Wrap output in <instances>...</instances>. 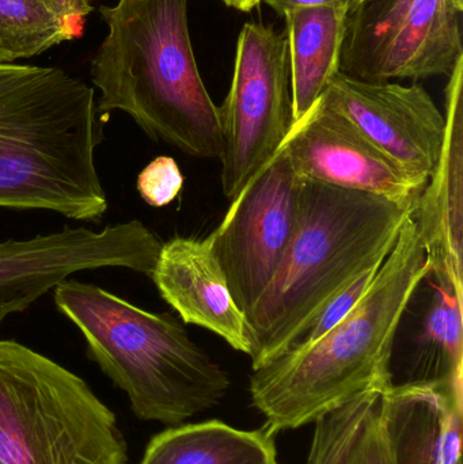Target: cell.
<instances>
[{
  "mask_svg": "<svg viewBox=\"0 0 463 464\" xmlns=\"http://www.w3.org/2000/svg\"><path fill=\"white\" fill-rule=\"evenodd\" d=\"M97 114L94 89L65 71L0 64V208L100 222Z\"/></svg>",
  "mask_w": 463,
  "mask_h": 464,
  "instance_id": "obj_1",
  "label": "cell"
},
{
  "mask_svg": "<svg viewBox=\"0 0 463 464\" xmlns=\"http://www.w3.org/2000/svg\"><path fill=\"white\" fill-rule=\"evenodd\" d=\"M412 215L374 283L339 326L313 345L253 371L250 397L271 435L315 422L369 387L393 381L391 362L400 324L429 275Z\"/></svg>",
  "mask_w": 463,
  "mask_h": 464,
  "instance_id": "obj_2",
  "label": "cell"
},
{
  "mask_svg": "<svg viewBox=\"0 0 463 464\" xmlns=\"http://www.w3.org/2000/svg\"><path fill=\"white\" fill-rule=\"evenodd\" d=\"M413 211L415 206L302 179L293 240L245 315L253 371L283 356L325 303L382 265Z\"/></svg>",
  "mask_w": 463,
  "mask_h": 464,
  "instance_id": "obj_3",
  "label": "cell"
},
{
  "mask_svg": "<svg viewBox=\"0 0 463 464\" xmlns=\"http://www.w3.org/2000/svg\"><path fill=\"white\" fill-rule=\"evenodd\" d=\"M100 15L108 35L90 68L97 113L124 111L154 140L219 160V111L198 72L188 0H119L101 5Z\"/></svg>",
  "mask_w": 463,
  "mask_h": 464,
  "instance_id": "obj_4",
  "label": "cell"
},
{
  "mask_svg": "<svg viewBox=\"0 0 463 464\" xmlns=\"http://www.w3.org/2000/svg\"><path fill=\"white\" fill-rule=\"evenodd\" d=\"M53 297L83 335L87 356L128 395L141 421L181 425L219 405L230 390L227 372L171 314L150 313L70 278L54 288Z\"/></svg>",
  "mask_w": 463,
  "mask_h": 464,
  "instance_id": "obj_5",
  "label": "cell"
},
{
  "mask_svg": "<svg viewBox=\"0 0 463 464\" xmlns=\"http://www.w3.org/2000/svg\"><path fill=\"white\" fill-rule=\"evenodd\" d=\"M116 414L89 384L16 341H0V464H127Z\"/></svg>",
  "mask_w": 463,
  "mask_h": 464,
  "instance_id": "obj_6",
  "label": "cell"
},
{
  "mask_svg": "<svg viewBox=\"0 0 463 464\" xmlns=\"http://www.w3.org/2000/svg\"><path fill=\"white\" fill-rule=\"evenodd\" d=\"M217 111L222 190L233 201L279 152L295 122L285 32L263 22L244 24L230 92Z\"/></svg>",
  "mask_w": 463,
  "mask_h": 464,
  "instance_id": "obj_7",
  "label": "cell"
},
{
  "mask_svg": "<svg viewBox=\"0 0 463 464\" xmlns=\"http://www.w3.org/2000/svg\"><path fill=\"white\" fill-rule=\"evenodd\" d=\"M301 185L282 146L207 237L234 303L245 315L274 280L293 240Z\"/></svg>",
  "mask_w": 463,
  "mask_h": 464,
  "instance_id": "obj_8",
  "label": "cell"
},
{
  "mask_svg": "<svg viewBox=\"0 0 463 464\" xmlns=\"http://www.w3.org/2000/svg\"><path fill=\"white\" fill-rule=\"evenodd\" d=\"M160 248L157 235L139 220L0 242V324L75 273L124 267L151 276Z\"/></svg>",
  "mask_w": 463,
  "mask_h": 464,
  "instance_id": "obj_9",
  "label": "cell"
},
{
  "mask_svg": "<svg viewBox=\"0 0 463 464\" xmlns=\"http://www.w3.org/2000/svg\"><path fill=\"white\" fill-rule=\"evenodd\" d=\"M415 181L427 185L445 140V114L424 87L364 82L337 73L323 95Z\"/></svg>",
  "mask_w": 463,
  "mask_h": 464,
  "instance_id": "obj_10",
  "label": "cell"
},
{
  "mask_svg": "<svg viewBox=\"0 0 463 464\" xmlns=\"http://www.w3.org/2000/svg\"><path fill=\"white\" fill-rule=\"evenodd\" d=\"M301 179L415 206L426 185L375 149L325 98L294 122L283 143Z\"/></svg>",
  "mask_w": 463,
  "mask_h": 464,
  "instance_id": "obj_11",
  "label": "cell"
},
{
  "mask_svg": "<svg viewBox=\"0 0 463 464\" xmlns=\"http://www.w3.org/2000/svg\"><path fill=\"white\" fill-rule=\"evenodd\" d=\"M442 152L415 204L418 226L435 281L462 291L463 57L449 76Z\"/></svg>",
  "mask_w": 463,
  "mask_h": 464,
  "instance_id": "obj_12",
  "label": "cell"
},
{
  "mask_svg": "<svg viewBox=\"0 0 463 464\" xmlns=\"http://www.w3.org/2000/svg\"><path fill=\"white\" fill-rule=\"evenodd\" d=\"M462 376L391 383L381 422L391 464H461Z\"/></svg>",
  "mask_w": 463,
  "mask_h": 464,
  "instance_id": "obj_13",
  "label": "cell"
},
{
  "mask_svg": "<svg viewBox=\"0 0 463 464\" xmlns=\"http://www.w3.org/2000/svg\"><path fill=\"white\" fill-rule=\"evenodd\" d=\"M150 277L184 324L204 327L249 354L246 318L234 303L208 237H174L162 243Z\"/></svg>",
  "mask_w": 463,
  "mask_h": 464,
  "instance_id": "obj_14",
  "label": "cell"
},
{
  "mask_svg": "<svg viewBox=\"0 0 463 464\" xmlns=\"http://www.w3.org/2000/svg\"><path fill=\"white\" fill-rule=\"evenodd\" d=\"M461 14L450 0H416L400 26L350 78L389 82L450 76L463 57Z\"/></svg>",
  "mask_w": 463,
  "mask_h": 464,
  "instance_id": "obj_15",
  "label": "cell"
},
{
  "mask_svg": "<svg viewBox=\"0 0 463 464\" xmlns=\"http://www.w3.org/2000/svg\"><path fill=\"white\" fill-rule=\"evenodd\" d=\"M351 3L352 0H340L298 8L285 15L295 121L321 100L340 72Z\"/></svg>",
  "mask_w": 463,
  "mask_h": 464,
  "instance_id": "obj_16",
  "label": "cell"
},
{
  "mask_svg": "<svg viewBox=\"0 0 463 464\" xmlns=\"http://www.w3.org/2000/svg\"><path fill=\"white\" fill-rule=\"evenodd\" d=\"M140 464H277L275 436L219 421L176 425L150 440Z\"/></svg>",
  "mask_w": 463,
  "mask_h": 464,
  "instance_id": "obj_17",
  "label": "cell"
},
{
  "mask_svg": "<svg viewBox=\"0 0 463 464\" xmlns=\"http://www.w3.org/2000/svg\"><path fill=\"white\" fill-rule=\"evenodd\" d=\"M391 383L374 384L321 416L307 464H391L381 422L383 392Z\"/></svg>",
  "mask_w": 463,
  "mask_h": 464,
  "instance_id": "obj_18",
  "label": "cell"
},
{
  "mask_svg": "<svg viewBox=\"0 0 463 464\" xmlns=\"http://www.w3.org/2000/svg\"><path fill=\"white\" fill-rule=\"evenodd\" d=\"M462 294L451 284L437 281V292L424 316L410 379L438 382L462 376Z\"/></svg>",
  "mask_w": 463,
  "mask_h": 464,
  "instance_id": "obj_19",
  "label": "cell"
},
{
  "mask_svg": "<svg viewBox=\"0 0 463 464\" xmlns=\"http://www.w3.org/2000/svg\"><path fill=\"white\" fill-rule=\"evenodd\" d=\"M83 29L51 0H0V64L32 59L76 40Z\"/></svg>",
  "mask_w": 463,
  "mask_h": 464,
  "instance_id": "obj_20",
  "label": "cell"
},
{
  "mask_svg": "<svg viewBox=\"0 0 463 464\" xmlns=\"http://www.w3.org/2000/svg\"><path fill=\"white\" fill-rule=\"evenodd\" d=\"M416 0H352L345 22L340 73L351 72L400 26Z\"/></svg>",
  "mask_w": 463,
  "mask_h": 464,
  "instance_id": "obj_21",
  "label": "cell"
},
{
  "mask_svg": "<svg viewBox=\"0 0 463 464\" xmlns=\"http://www.w3.org/2000/svg\"><path fill=\"white\" fill-rule=\"evenodd\" d=\"M381 266H374L367 270L366 273L356 278L350 286L342 289V292L332 297L323 307L304 324V329L296 335L294 343H291L287 352L296 351V349L306 348L313 345L318 340L328 334L329 332L339 326L353 310L356 305L362 302L364 295L369 291L370 286L374 283ZM285 352V353H287Z\"/></svg>",
  "mask_w": 463,
  "mask_h": 464,
  "instance_id": "obj_22",
  "label": "cell"
},
{
  "mask_svg": "<svg viewBox=\"0 0 463 464\" xmlns=\"http://www.w3.org/2000/svg\"><path fill=\"white\" fill-rule=\"evenodd\" d=\"M184 187L178 163L170 157H158L140 171L136 182L139 195L149 206L162 208L176 200Z\"/></svg>",
  "mask_w": 463,
  "mask_h": 464,
  "instance_id": "obj_23",
  "label": "cell"
},
{
  "mask_svg": "<svg viewBox=\"0 0 463 464\" xmlns=\"http://www.w3.org/2000/svg\"><path fill=\"white\" fill-rule=\"evenodd\" d=\"M73 24L84 27L87 16L94 10L92 0H51Z\"/></svg>",
  "mask_w": 463,
  "mask_h": 464,
  "instance_id": "obj_24",
  "label": "cell"
},
{
  "mask_svg": "<svg viewBox=\"0 0 463 464\" xmlns=\"http://www.w3.org/2000/svg\"><path fill=\"white\" fill-rule=\"evenodd\" d=\"M263 2L269 5L277 15L285 16V14L298 10V8L329 5V3L340 2V0H263Z\"/></svg>",
  "mask_w": 463,
  "mask_h": 464,
  "instance_id": "obj_25",
  "label": "cell"
},
{
  "mask_svg": "<svg viewBox=\"0 0 463 464\" xmlns=\"http://www.w3.org/2000/svg\"><path fill=\"white\" fill-rule=\"evenodd\" d=\"M228 7L236 8L242 13H249L253 8L257 7L263 0H223Z\"/></svg>",
  "mask_w": 463,
  "mask_h": 464,
  "instance_id": "obj_26",
  "label": "cell"
},
{
  "mask_svg": "<svg viewBox=\"0 0 463 464\" xmlns=\"http://www.w3.org/2000/svg\"><path fill=\"white\" fill-rule=\"evenodd\" d=\"M451 3H453L454 7L457 8V10L459 11V13H462L463 11V0H450Z\"/></svg>",
  "mask_w": 463,
  "mask_h": 464,
  "instance_id": "obj_27",
  "label": "cell"
}]
</instances>
